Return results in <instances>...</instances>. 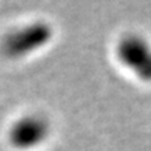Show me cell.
I'll return each instance as SVG.
<instances>
[{
	"label": "cell",
	"mask_w": 151,
	"mask_h": 151,
	"mask_svg": "<svg viewBox=\"0 0 151 151\" xmlns=\"http://www.w3.org/2000/svg\"><path fill=\"white\" fill-rule=\"evenodd\" d=\"M50 39L52 28L46 22L38 21L11 32L4 39L3 48L10 58H24L46 46Z\"/></svg>",
	"instance_id": "3957f363"
},
{
	"label": "cell",
	"mask_w": 151,
	"mask_h": 151,
	"mask_svg": "<svg viewBox=\"0 0 151 151\" xmlns=\"http://www.w3.org/2000/svg\"><path fill=\"white\" fill-rule=\"evenodd\" d=\"M115 58L139 81L151 84V41L144 35L136 32L122 35L115 46Z\"/></svg>",
	"instance_id": "6da1fadb"
},
{
	"label": "cell",
	"mask_w": 151,
	"mask_h": 151,
	"mask_svg": "<svg viewBox=\"0 0 151 151\" xmlns=\"http://www.w3.org/2000/svg\"><path fill=\"white\" fill-rule=\"evenodd\" d=\"M7 136L10 144L17 150H34L49 139L50 123L39 113L25 115L11 124Z\"/></svg>",
	"instance_id": "7a4b0ae2"
}]
</instances>
